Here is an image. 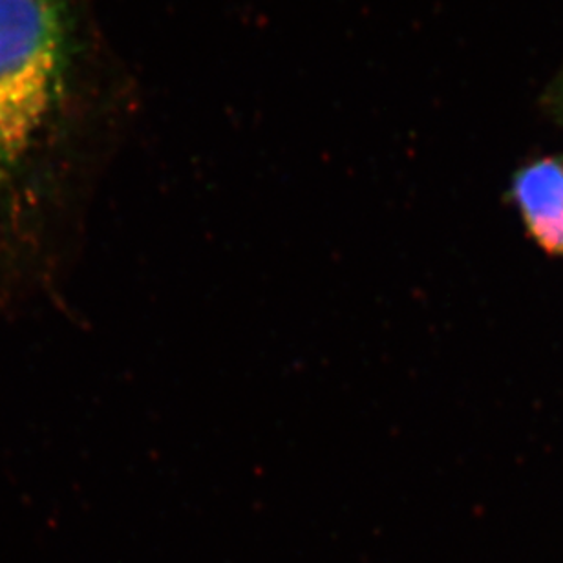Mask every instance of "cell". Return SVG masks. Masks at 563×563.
<instances>
[{
    "label": "cell",
    "mask_w": 563,
    "mask_h": 563,
    "mask_svg": "<svg viewBox=\"0 0 563 563\" xmlns=\"http://www.w3.org/2000/svg\"><path fill=\"white\" fill-rule=\"evenodd\" d=\"M553 107L559 112L560 121L563 123V68L560 71L559 81L554 85L553 90Z\"/></svg>",
    "instance_id": "cell-3"
},
{
    "label": "cell",
    "mask_w": 563,
    "mask_h": 563,
    "mask_svg": "<svg viewBox=\"0 0 563 563\" xmlns=\"http://www.w3.org/2000/svg\"><path fill=\"white\" fill-rule=\"evenodd\" d=\"M512 195L532 239L549 255L563 256V162L542 157L520 168Z\"/></svg>",
    "instance_id": "cell-2"
},
{
    "label": "cell",
    "mask_w": 563,
    "mask_h": 563,
    "mask_svg": "<svg viewBox=\"0 0 563 563\" xmlns=\"http://www.w3.org/2000/svg\"><path fill=\"white\" fill-rule=\"evenodd\" d=\"M96 0H0V261L76 214L136 110Z\"/></svg>",
    "instance_id": "cell-1"
}]
</instances>
